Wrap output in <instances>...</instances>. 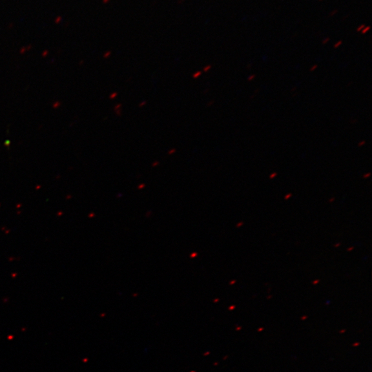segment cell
Returning a JSON list of instances; mask_svg holds the SVG:
<instances>
[{
	"instance_id": "obj_1",
	"label": "cell",
	"mask_w": 372,
	"mask_h": 372,
	"mask_svg": "<svg viewBox=\"0 0 372 372\" xmlns=\"http://www.w3.org/2000/svg\"><path fill=\"white\" fill-rule=\"evenodd\" d=\"M371 27L369 25L365 26L361 31V34H364L370 30Z\"/></svg>"
},
{
	"instance_id": "obj_2",
	"label": "cell",
	"mask_w": 372,
	"mask_h": 372,
	"mask_svg": "<svg viewBox=\"0 0 372 372\" xmlns=\"http://www.w3.org/2000/svg\"><path fill=\"white\" fill-rule=\"evenodd\" d=\"M342 43V40H339L337 42H335L333 45V48H339Z\"/></svg>"
},
{
	"instance_id": "obj_3",
	"label": "cell",
	"mask_w": 372,
	"mask_h": 372,
	"mask_svg": "<svg viewBox=\"0 0 372 372\" xmlns=\"http://www.w3.org/2000/svg\"><path fill=\"white\" fill-rule=\"evenodd\" d=\"M255 78H256V75L254 74H251L248 76L247 81H252Z\"/></svg>"
},
{
	"instance_id": "obj_4",
	"label": "cell",
	"mask_w": 372,
	"mask_h": 372,
	"mask_svg": "<svg viewBox=\"0 0 372 372\" xmlns=\"http://www.w3.org/2000/svg\"><path fill=\"white\" fill-rule=\"evenodd\" d=\"M318 65L317 64H313L310 68H309V71L310 72H313L315 71L317 68H318Z\"/></svg>"
},
{
	"instance_id": "obj_5",
	"label": "cell",
	"mask_w": 372,
	"mask_h": 372,
	"mask_svg": "<svg viewBox=\"0 0 372 372\" xmlns=\"http://www.w3.org/2000/svg\"><path fill=\"white\" fill-rule=\"evenodd\" d=\"M338 12V10L337 9H333V10H331L329 13V16L330 17H333L334 16L335 14H337V12Z\"/></svg>"
},
{
	"instance_id": "obj_6",
	"label": "cell",
	"mask_w": 372,
	"mask_h": 372,
	"mask_svg": "<svg viewBox=\"0 0 372 372\" xmlns=\"http://www.w3.org/2000/svg\"><path fill=\"white\" fill-rule=\"evenodd\" d=\"M364 27H365V24L360 25L356 29L357 32H361Z\"/></svg>"
},
{
	"instance_id": "obj_7",
	"label": "cell",
	"mask_w": 372,
	"mask_h": 372,
	"mask_svg": "<svg viewBox=\"0 0 372 372\" xmlns=\"http://www.w3.org/2000/svg\"><path fill=\"white\" fill-rule=\"evenodd\" d=\"M365 143H366V141L364 140L360 141L358 143V146L360 147H362L365 145Z\"/></svg>"
},
{
	"instance_id": "obj_8",
	"label": "cell",
	"mask_w": 372,
	"mask_h": 372,
	"mask_svg": "<svg viewBox=\"0 0 372 372\" xmlns=\"http://www.w3.org/2000/svg\"><path fill=\"white\" fill-rule=\"evenodd\" d=\"M329 41H330V38H329V37H325V38L322 41V43L323 45L327 44Z\"/></svg>"
},
{
	"instance_id": "obj_9",
	"label": "cell",
	"mask_w": 372,
	"mask_h": 372,
	"mask_svg": "<svg viewBox=\"0 0 372 372\" xmlns=\"http://www.w3.org/2000/svg\"><path fill=\"white\" fill-rule=\"evenodd\" d=\"M277 175V174L276 172H273V173H271L269 176V178L271 179L273 178L276 176Z\"/></svg>"
},
{
	"instance_id": "obj_10",
	"label": "cell",
	"mask_w": 372,
	"mask_h": 372,
	"mask_svg": "<svg viewBox=\"0 0 372 372\" xmlns=\"http://www.w3.org/2000/svg\"><path fill=\"white\" fill-rule=\"evenodd\" d=\"M369 176H370V173H366V174H364L363 177L364 178H368Z\"/></svg>"
},
{
	"instance_id": "obj_11",
	"label": "cell",
	"mask_w": 372,
	"mask_h": 372,
	"mask_svg": "<svg viewBox=\"0 0 372 372\" xmlns=\"http://www.w3.org/2000/svg\"><path fill=\"white\" fill-rule=\"evenodd\" d=\"M356 121H357L356 119H353V121H352L351 122V124H353V123H356Z\"/></svg>"
},
{
	"instance_id": "obj_12",
	"label": "cell",
	"mask_w": 372,
	"mask_h": 372,
	"mask_svg": "<svg viewBox=\"0 0 372 372\" xmlns=\"http://www.w3.org/2000/svg\"><path fill=\"white\" fill-rule=\"evenodd\" d=\"M250 66H251V64H249V65L247 66V69H249V68Z\"/></svg>"
},
{
	"instance_id": "obj_13",
	"label": "cell",
	"mask_w": 372,
	"mask_h": 372,
	"mask_svg": "<svg viewBox=\"0 0 372 372\" xmlns=\"http://www.w3.org/2000/svg\"><path fill=\"white\" fill-rule=\"evenodd\" d=\"M319 1H322V0H319Z\"/></svg>"
}]
</instances>
